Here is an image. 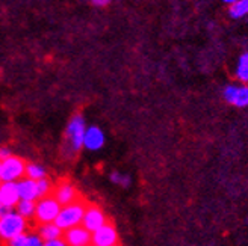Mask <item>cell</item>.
Here are the masks:
<instances>
[{"label": "cell", "instance_id": "22", "mask_svg": "<svg viewBox=\"0 0 248 246\" xmlns=\"http://www.w3.org/2000/svg\"><path fill=\"white\" fill-rule=\"evenodd\" d=\"M6 245H9V246H28V231L23 232V234L16 236L14 239H11Z\"/></svg>", "mask_w": 248, "mask_h": 246}, {"label": "cell", "instance_id": "13", "mask_svg": "<svg viewBox=\"0 0 248 246\" xmlns=\"http://www.w3.org/2000/svg\"><path fill=\"white\" fill-rule=\"evenodd\" d=\"M38 234L41 236V239L50 240V239H56V237H62L64 236V230H61L55 222H48V224H40L38 225Z\"/></svg>", "mask_w": 248, "mask_h": 246}, {"label": "cell", "instance_id": "5", "mask_svg": "<svg viewBox=\"0 0 248 246\" xmlns=\"http://www.w3.org/2000/svg\"><path fill=\"white\" fill-rule=\"evenodd\" d=\"M26 162L18 156H9L2 160V180L3 181H18L26 175Z\"/></svg>", "mask_w": 248, "mask_h": 246}, {"label": "cell", "instance_id": "4", "mask_svg": "<svg viewBox=\"0 0 248 246\" xmlns=\"http://www.w3.org/2000/svg\"><path fill=\"white\" fill-rule=\"evenodd\" d=\"M85 131H86V126H85V119L82 115H74L65 130V138L68 141L70 148L76 153L83 146V139H85Z\"/></svg>", "mask_w": 248, "mask_h": 246}, {"label": "cell", "instance_id": "6", "mask_svg": "<svg viewBox=\"0 0 248 246\" xmlns=\"http://www.w3.org/2000/svg\"><path fill=\"white\" fill-rule=\"evenodd\" d=\"M118 243V232L112 224L106 222L91 232V245L94 246H115Z\"/></svg>", "mask_w": 248, "mask_h": 246}, {"label": "cell", "instance_id": "9", "mask_svg": "<svg viewBox=\"0 0 248 246\" xmlns=\"http://www.w3.org/2000/svg\"><path fill=\"white\" fill-rule=\"evenodd\" d=\"M52 195L58 200V203L61 205H67L70 203H74V201L80 200L78 189L74 188V184H71L70 181H59L55 186Z\"/></svg>", "mask_w": 248, "mask_h": 246}, {"label": "cell", "instance_id": "8", "mask_svg": "<svg viewBox=\"0 0 248 246\" xmlns=\"http://www.w3.org/2000/svg\"><path fill=\"white\" fill-rule=\"evenodd\" d=\"M64 239L70 246H88L91 245V231L86 230L82 224L71 227L64 231Z\"/></svg>", "mask_w": 248, "mask_h": 246}, {"label": "cell", "instance_id": "16", "mask_svg": "<svg viewBox=\"0 0 248 246\" xmlns=\"http://www.w3.org/2000/svg\"><path fill=\"white\" fill-rule=\"evenodd\" d=\"M236 77L244 82L248 83V52L244 53L239 60H238V67H236Z\"/></svg>", "mask_w": 248, "mask_h": 246}, {"label": "cell", "instance_id": "19", "mask_svg": "<svg viewBox=\"0 0 248 246\" xmlns=\"http://www.w3.org/2000/svg\"><path fill=\"white\" fill-rule=\"evenodd\" d=\"M233 104L238 106V107H247L248 106V86H239Z\"/></svg>", "mask_w": 248, "mask_h": 246}, {"label": "cell", "instance_id": "3", "mask_svg": "<svg viewBox=\"0 0 248 246\" xmlns=\"http://www.w3.org/2000/svg\"><path fill=\"white\" fill-rule=\"evenodd\" d=\"M61 204L53 195H46L41 196L40 200H36V208H35V224H48L55 222L59 212H61Z\"/></svg>", "mask_w": 248, "mask_h": 246}, {"label": "cell", "instance_id": "20", "mask_svg": "<svg viewBox=\"0 0 248 246\" xmlns=\"http://www.w3.org/2000/svg\"><path fill=\"white\" fill-rule=\"evenodd\" d=\"M110 180H112V183L121 184V186H124V188H127L129 183H130V178L127 175L120 174V172H112V174H110Z\"/></svg>", "mask_w": 248, "mask_h": 246}, {"label": "cell", "instance_id": "27", "mask_svg": "<svg viewBox=\"0 0 248 246\" xmlns=\"http://www.w3.org/2000/svg\"><path fill=\"white\" fill-rule=\"evenodd\" d=\"M2 162H0V184H2Z\"/></svg>", "mask_w": 248, "mask_h": 246}, {"label": "cell", "instance_id": "17", "mask_svg": "<svg viewBox=\"0 0 248 246\" xmlns=\"http://www.w3.org/2000/svg\"><path fill=\"white\" fill-rule=\"evenodd\" d=\"M47 172L41 165H36V163H28L26 165V177L32 178V180H40L47 177L46 175Z\"/></svg>", "mask_w": 248, "mask_h": 246}, {"label": "cell", "instance_id": "12", "mask_svg": "<svg viewBox=\"0 0 248 246\" xmlns=\"http://www.w3.org/2000/svg\"><path fill=\"white\" fill-rule=\"evenodd\" d=\"M103 145H105V133L100 129L95 126L86 129L85 139H83V146L86 150L97 151V150H100Z\"/></svg>", "mask_w": 248, "mask_h": 246}, {"label": "cell", "instance_id": "11", "mask_svg": "<svg viewBox=\"0 0 248 246\" xmlns=\"http://www.w3.org/2000/svg\"><path fill=\"white\" fill-rule=\"evenodd\" d=\"M17 188H18V193L21 200H31V201H36L40 200V192H38V183L36 180H32L29 177L24 175L23 178H20L17 181Z\"/></svg>", "mask_w": 248, "mask_h": 246}, {"label": "cell", "instance_id": "2", "mask_svg": "<svg viewBox=\"0 0 248 246\" xmlns=\"http://www.w3.org/2000/svg\"><path fill=\"white\" fill-rule=\"evenodd\" d=\"M86 210V204L82 200H78L74 203H70L67 205L61 207V212L55 220V224L61 228V230H68L71 227H76L82 224V219Z\"/></svg>", "mask_w": 248, "mask_h": 246}, {"label": "cell", "instance_id": "15", "mask_svg": "<svg viewBox=\"0 0 248 246\" xmlns=\"http://www.w3.org/2000/svg\"><path fill=\"white\" fill-rule=\"evenodd\" d=\"M230 15L233 18H242L248 15V0H236L230 5Z\"/></svg>", "mask_w": 248, "mask_h": 246}, {"label": "cell", "instance_id": "26", "mask_svg": "<svg viewBox=\"0 0 248 246\" xmlns=\"http://www.w3.org/2000/svg\"><path fill=\"white\" fill-rule=\"evenodd\" d=\"M12 210V208L11 207H8V205H3V204H0V217H2V216H5L8 212H11Z\"/></svg>", "mask_w": 248, "mask_h": 246}, {"label": "cell", "instance_id": "18", "mask_svg": "<svg viewBox=\"0 0 248 246\" xmlns=\"http://www.w3.org/2000/svg\"><path fill=\"white\" fill-rule=\"evenodd\" d=\"M36 183H38V192H40V196H46V195H52V193H53L55 184H53L50 180H48L47 177L36 180Z\"/></svg>", "mask_w": 248, "mask_h": 246}, {"label": "cell", "instance_id": "1", "mask_svg": "<svg viewBox=\"0 0 248 246\" xmlns=\"http://www.w3.org/2000/svg\"><path fill=\"white\" fill-rule=\"evenodd\" d=\"M29 230V220L21 216L16 208H12L5 216L0 217V242L8 243L18 234Z\"/></svg>", "mask_w": 248, "mask_h": 246}, {"label": "cell", "instance_id": "25", "mask_svg": "<svg viewBox=\"0 0 248 246\" xmlns=\"http://www.w3.org/2000/svg\"><path fill=\"white\" fill-rule=\"evenodd\" d=\"M109 2L110 0H91V3L94 6H106V5H109Z\"/></svg>", "mask_w": 248, "mask_h": 246}, {"label": "cell", "instance_id": "29", "mask_svg": "<svg viewBox=\"0 0 248 246\" xmlns=\"http://www.w3.org/2000/svg\"><path fill=\"white\" fill-rule=\"evenodd\" d=\"M0 204H2V203H0Z\"/></svg>", "mask_w": 248, "mask_h": 246}, {"label": "cell", "instance_id": "7", "mask_svg": "<svg viewBox=\"0 0 248 246\" xmlns=\"http://www.w3.org/2000/svg\"><path fill=\"white\" fill-rule=\"evenodd\" d=\"M108 222L106 215L103 213V210L97 205H86V210L82 219V225L90 230L91 232L95 231L97 228H100L102 225H105Z\"/></svg>", "mask_w": 248, "mask_h": 246}, {"label": "cell", "instance_id": "14", "mask_svg": "<svg viewBox=\"0 0 248 246\" xmlns=\"http://www.w3.org/2000/svg\"><path fill=\"white\" fill-rule=\"evenodd\" d=\"M35 208H36V201H31V200H20L18 204L16 205V210L28 220H33Z\"/></svg>", "mask_w": 248, "mask_h": 246}, {"label": "cell", "instance_id": "10", "mask_svg": "<svg viewBox=\"0 0 248 246\" xmlns=\"http://www.w3.org/2000/svg\"><path fill=\"white\" fill-rule=\"evenodd\" d=\"M20 193L17 188V181H2L0 184V203L11 208H16L20 201Z\"/></svg>", "mask_w": 248, "mask_h": 246}, {"label": "cell", "instance_id": "21", "mask_svg": "<svg viewBox=\"0 0 248 246\" xmlns=\"http://www.w3.org/2000/svg\"><path fill=\"white\" fill-rule=\"evenodd\" d=\"M238 88H239V86H236V85H229L227 86V88L224 89V98H226V101H229V103L233 104L234 98H236V94H238Z\"/></svg>", "mask_w": 248, "mask_h": 246}, {"label": "cell", "instance_id": "24", "mask_svg": "<svg viewBox=\"0 0 248 246\" xmlns=\"http://www.w3.org/2000/svg\"><path fill=\"white\" fill-rule=\"evenodd\" d=\"M11 154H12V153H11L9 148H6V146H0V162L5 160V159H8Z\"/></svg>", "mask_w": 248, "mask_h": 246}, {"label": "cell", "instance_id": "23", "mask_svg": "<svg viewBox=\"0 0 248 246\" xmlns=\"http://www.w3.org/2000/svg\"><path fill=\"white\" fill-rule=\"evenodd\" d=\"M67 242L64 239V236L62 237H56V239H50V240H46L43 243V246H65Z\"/></svg>", "mask_w": 248, "mask_h": 246}, {"label": "cell", "instance_id": "28", "mask_svg": "<svg viewBox=\"0 0 248 246\" xmlns=\"http://www.w3.org/2000/svg\"><path fill=\"white\" fill-rule=\"evenodd\" d=\"M222 2H224V3H234V2H236V0H222Z\"/></svg>", "mask_w": 248, "mask_h": 246}]
</instances>
